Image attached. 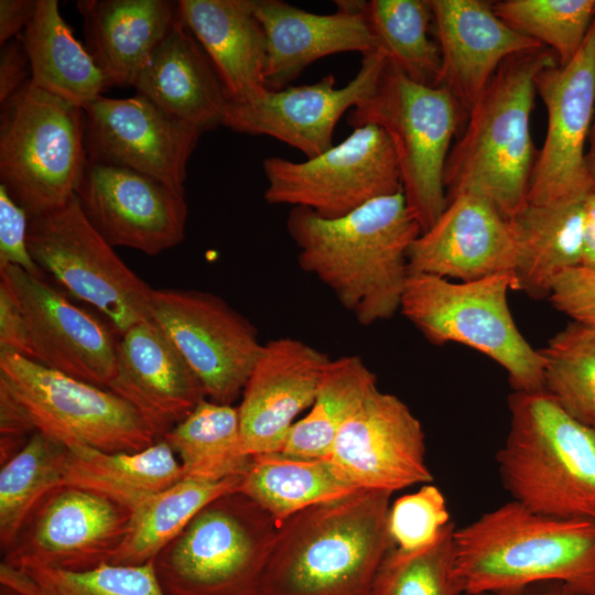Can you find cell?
<instances>
[{"label":"cell","mask_w":595,"mask_h":595,"mask_svg":"<svg viewBox=\"0 0 595 595\" xmlns=\"http://www.w3.org/2000/svg\"><path fill=\"white\" fill-rule=\"evenodd\" d=\"M286 228L300 267L325 284L359 324L388 320L400 310L408 253L422 232L402 192L338 218L292 207Z\"/></svg>","instance_id":"1"},{"label":"cell","mask_w":595,"mask_h":595,"mask_svg":"<svg viewBox=\"0 0 595 595\" xmlns=\"http://www.w3.org/2000/svg\"><path fill=\"white\" fill-rule=\"evenodd\" d=\"M391 495L359 489L286 519L278 528L261 595H370L394 547L388 529Z\"/></svg>","instance_id":"2"},{"label":"cell","mask_w":595,"mask_h":595,"mask_svg":"<svg viewBox=\"0 0 595 595\" xmlns=\"http://www.w3.org/2000/svg\"><path fill=\"white\" fill-rule=\"evenodd\" d=\"M462 595L561 582L595 595V520L556 518L511 500L454 532Z\"/></svg>","instance_id":"3"},{"label":"cell","mask_w":595,"mask_h":595,"mask_svg":"<svg viewBox=\"0 0 595 595\" xmlns=\"http://www.w3.org/2000/svg\"><path fill=\"white\" fill-rule=\"evenodd\" d=\"M559 64L545 47L507 58L467 115L445 172L446 201L459 193L488 198L506 219L526 204L537 152L531 136L536 76Z\"/></svg>","instance_id":"4"},{"label":"cell","mask_w":595,"mask_h":595,"mask_svg":"<svg viewBox=\"0 0 595 595\" xmlns=\"http://www.w3.org/2000/svg\"><path fill=\"white\" fill-rule=\"evenodd\" d=\"M508 408L496 462L512 500L551 517L595 520V429L544 391H513Z\"/></svg>","instance_id":"5"},{"label":"cell","mask_w":595,"mask_h":595,"mask_svg":"<svg viewBox=\"0 0 595 595\" xmlns=\"http://www.w3.org/2000/svg\"><path fill=\"white\" fill-rule=\"evenodd\" d=\"M278 531L273 518L241 491L204 506L153 559L169 595H261Z\"/></svg>","instance_id":"6"},{"label":"cell","mask_w":595,"mask_h":595,"mask_svg":"<svg viewBox=\"0 0 595 595\" xmlns=\"http://www.w3.org/2000/svg\"><path fill=\"white\" fill-rule=\"evenodd\" d=\"M466 115L445 86L413 82L388 62L375 90L347 116L353 128L376 125L389 136L407 206L422 232L446 207V161Z\"/></svg>","instance_id":"7"},{"label":"cell","mask_w":595,"mask_h":595,"mask_svg":"<svg viewBox=\"0 0 595 595\" xmlns=\"http://www.w3.org/2000/svg\"><path fill=\"white\" fill-rule=\"evenodd\" d=\"M509 290H515L513 273L469 282L409 274L400 311L430 343H459L495 360L513 391H543L544 360L518 329Z\"/></svg>","instance_id":"8"},{"label":"cell","mask_w":595,"mask_h":595,"mask_svg":"<svg viewBox=\"0 0 595 595\" xmlns=\"http://www.w3.org/2000/svg\"><path fill=\"white\" fill-rule=\"evenodd\" d=\"M87 159L82 107L30 79L1 104L0 185L29 218L75 195Z\"/></svg>","instance_id":"9"},{"label":"cell","mask_w":595,"mask_h":595,"mask_svg":"<svg viewBox=\"0 0 595 595\" xmlns=\"http://www.w3.org/2000/svg\"><path fill=\"white\" fill-rule=\"evenodd\" d=\"M28 248L37 267L76 299L104 314L123 334L152 318V289L115 252L73 195L29 218Z\"/></svg>","instance_id":"10"},{"label":"cell","mask_w":595,"mask_h":595,"mask_svg":"<svg viewBox=\"0 0 595 595\" xmlns=\"http://www.w3.org/2000/svg\"><path fill=\"white\" fill-rule=\"evenodd\" d=\"M0 383L21 403L36 431L67 446L137 452L158 441L121 397L17 353L0 350Z\"/></svg>","instance_id":"11"},{"label":"cell","mask_w":595,"mask_h":595,"mask_svg":"<svg viewBox=\"0 0 595 595\" xmlns=\"http://www.w3.org/2000/svg\"><path fill=\"white\" fill-rule=\"evenodd\" d=\"M262 169L267 203L309 208L324 218L343 217L402 192L392 142L376 125L354 128L344 141L303 162L269 156Z\"/></svg>","instance_id":"12"},{"label":"cell","mask_w":595,"mask_h":595,"mask_svg":"<svg viewBox=\"0 0 595 595\" xmlns=\"http://www.w3.org/2000/svg\"><path fill=\"white\" fill-rule=\"evenodd\" d=\"M152 320L197 377L207 399L232 404L241 396L263 345L246 316L210 292L154 289Z\"/></svg>","instance_id":"13"},{"label":"cell","mask_w":595,"mask_h":595,"mask_svg":"<svg viewBox=\"0 0 595 595\" xmlns=\"http://www.w3.org/2000/svg\"><path fill=\"white\" fill-rule=\"evenodd\" d=\"M536 90L548 123L527 203L582 202L592 193L585 153L595 110V21L569 64L549 66L536 76Z\"/></svg>","instance_id":"14"},{"label":"cell","mask_w":595,"mask_h":595,"mask_svg":"<svg viewBox=\"0 0 595 595\" xmlns=\"http://www.w3.org/2000/svg\"><path fill=\"white\" fill-rule=\"evenodd\" d=\"M0 285L24 318L29 359L108 388L116 372L118 340L106 324L72 303L44 278L17 266L0 268Z\"/></svg>","instance_id":"15"},{"label":"cell","mask_w":595,"mask_h":595,"mask_svg":"<svg viewBox=\"0 0 595 595\" xmlns=\"http://www.w3.org/2000/svg\"><path fill=\"white\" fill-rule=\"evenodd\" d=\"M131 511L98 493L61 485L34 509L1 562L66 571L110 563L123 541Z\"/></svg>","instance_id":"16"},{"label":"cell","mask_w":595,"mask_h":595,"mask_svg":"<svg viewBox=\"0 0 595 595\" xmlns=\"http://www.w3.org/2000/svg\"><path fill=\"white\" fill-rule=\"evenodd\" d=\"M90 160L151 176L184 195L186 165L202 131L142 95L100 96L84 108Z\"/></svg>","instance_id":"17"},{"label":"cell","mask_w":595,"mask_h":595,"mask_svg":"<svg viewBox=\"0 0 595 595\" xmlns=\"http://www.w3.org/2000/svg\"><path fill=\"white\" fill-rule=\"evenodd\" d=\"M387 65L386 54L377 50L363 55L358 73L344 87L337 88L329 74L313 84L267 89L251 101L228 102L223 126L274 138L315 158L334 145L336 123L375 90Z\"/></svg>","instance_id":"18"},{"label":"cell","mask_w":595,"mask_h":595,"mask_svg":"<svg viewBox=\"0 0 595 595\" xmlns=\"http://www.w3.org/2000/svg\"><path fill=\"white\" fill-rule=\"evenodd\" d=\"M327 459L359 489L393 493L433 483L421 422L378 387L342 425Z\"/></svg>","instance_id":"19"},{"label":"cell","mask_w":595,"mask_h":595,"mask_svg":"<svg viewBox=\"0 0 595 595\" xmlns=\"http://www.w3.org/2000/svg\"><path fill=\"white\" fill-rule=\"evenodd\" d=\"M75 194L89 223L112 247L155 256L184 239V195L151 176L87 159Z\"/></svg>","instance_id":"20"},{"label":"cell","mask_w":595,"mask_h":595,"mask_svg":"<svg viewBox=\"0 0 595 595\" xmlns=\"http://www.w3.org/2000/svg\"><path fill=\"white\" fill-rule=\"evenodd\" d=\"M331 358L292 337L262 345L238 407L249 455L282 452L296 416L311 408Z\"/></svg>","instance_id":"21"},{"label":"cell","mask_w":595,"mask_h":595,"mask_svg":"<svg viewBox=\"0 0 595 595\" xmlns=\"http://www.w3.org/2000/svg\"><path fill=\"white\" fill-rule=\"evenodd\" d=\"M516 260L508 219L488 198L465 192L448 198L434 225L413 241L408 270L469 282L513 273Z\"/></svg>","instance_id":"22"},{"label":"cell","mask_w":595,"mask_h":595,"mask_svg":"<svg viewBox=\"0 0 595 595\" xmlns=\"http://www.w3.org/2000/svg\"><path fill=\"white\" fill-rule=\"evenodd\" d=\"M107 389L129 402L158 440L207 398L197 377L152 318L120 335L116 372Z\"/></svg>","instance_id":"23"},{"label":"cell","mask_w":595,"mask_h":595,"mask_svg":"<svg viewBox=\"0 0 595 595\" xmlns=\"http://www.w3.org/2000/svg\"><path fill=\"white\" fill-rule=\"evenodd\" d=\"M429 4L442 58L440 85L467 115L507 58L545 47L501 20L493 2L429 0Z\"/></svg>","instance_id":"24"},{"label":"cell","mask_w":595,"mask_h":595,"mask_svg":"<svg viewBox=\"0 0 595 595\" xmlns=\"http://www.w3.org/2000/svg\"><path fill=\"white\" fill-rule=\"evenodd\" d=\"M337 11L318 14L281 0H256L267 37L264 80L280 90L315 61L343 52L379 50L366 15V1H336Z\"/></svg>","instance_id":"25"},{"label":"cell","mask_w":595,"mask_h":595,"mask_svg":"<svg viewBox=\"0 0 595 595\" xmlns=\"http://www.w3.org/2000/svg\"><path fill=\"white\" fill-rule=\"evenodd\" d=\"M178 15L209 57L229 102L241 104L267 89V37L256 0H181Z\"/></svg>","instance_id":"26"},{"label":"cell","mask_w":595,"mask_h":595,"mask_svg":"<svg viewBox=\"0 0 595 595\" xmlns=\"http://www.w3.org/2000/svg\"><path fill=\"white\" fill-rule=\"evenodd\" d=\"M133 87L137 94L202 132L223 126L229 102L225 89L206 52L178 14Z\"/></svg>","instance_id":"27"},{"label":"cell","mask_w":595,"mask_h":595,"mask_svg":"<svg viewBox=\"0 0 595 595\" xmlns=\"http://www.w3.org/2000/svg\"><path fill=\"white\" fill-rule=\"evenodd\" d=\"M86 50L109 86H134L174 24L177 2L79 0Z\"/></svg>","instance_id":"28"},{"label":"cell","mask_w":595,"mask_h":595,"mask_svg":"<svg viewBox=\"0 0 595 595\" xmlns=\"http://www.w3.org/2000/svg\"><path fill=\"white\" fill-rule=\"evenodd\" d=\"M584 201L527 203L508 219L517 249L516 291L549 299L555 279L581 264Z\"/></svg>","instance_id":"29"},{"label":"cell","mask_w":595,"mask_h":595,"mask_svg":"<svg viewBox=\"0 0 595 595\" xmlns=\"http://www.w3.org/2000/svg\"><path fill=\"white\" fill-rule=\"evenodd\" d=\"M183 477L175 453L161 439L137 452L71 445L63 484L98 493L132 511Z\"/></svg>","instance_id":"30"},{"label":"cell","mask_w":595,"mask_h":595,"mask_svg":"<svg viewBox=\"0 0 595 595\" xmlns=\"http://www.w3.org/2000/svg\"><path fill=\"white\" fill-rule=\"evenodd\" d=\"M21 37L33 86L82 108L102 96L107 82L86 47L74 37L56 0H37L35 14Z\"/></svg>","instance_id":"31"},{"label":"cell","mask_w":595,"mask_h":595,"mask_svg":"<svg viewBox=\"0 0 595 595\" xmlns=\"http://www.w3.org/2000/svg\"><path fill=\"white\" fill-rule=\"evenodd\" d=\"M357 490L329 459L281 452L252 455L239 487V491L273 518L278 528L303 509L342 499Z\"/></svg>","instance_id":"32"},{"label":"cell","mask_w":595,"mask_h":595,"mask_svg":"<svg viewBox=\"0 0 595 595\" xmlns=\"http://www.w3.org/2000/svg\"><path fill=\"white\" fill-rule=\"evenodd\" d=\"M241 478L242 475L212 482L183 477L145 499L131 511L126 537L110 563L152 562L204 506L224 494L239 490Z\"/></svg>","instance_id":"33"},{"label":"cell","mask_w":595,"mask_h":595,"mask_svg":"<svg viewBox=\"0 0 595 595\" xmlns=\"http://www.w3.org/2000/svg\"><path fill=\"white\" fill-rule=\"evenodd\" d=\"M184 477L218 482L244 475L252 459L244 447L238 407L203 399L162 437Z\"/></svg>","instance_id":"34"},{"label":"cell","mask_w":595,"mask_h":595,"mask_svg":"<svg viewBox=\"0 0 595 595\" xmlns=\"http://www.w3.org/2000/svg\"><path fill=\"white\" fill-rule=\"evenodd\" d=\"M377 387V376L359 356L331 359L310 412L291 428L281 453L327 458L346 420Z\"/></svg>","instance_id":"35"},{"label":"cell","mask_w":595,"mask_h":595,"mask_svg":"<svg viewBox=\"0 0 595 595\" xmlns=\"http://www.w3.org/2000/svg\"><path fill=\"white\" fill-rule=\"evenodd\" d=\"M68 446L40 432L0 467V548L4 553L39 504L63 485Z\"/></svg>","instance_id":"36"},{"label":"cell","mask_w":595,"mask_h":595,"mask_svg":"<svg viewBox=\"0 0 595 595\" xmlns=\"http://www.w3.org/2000/svg\"><path fill=\"white\" fill-rule=\"evenodd\" d=\"M1 588L14 595H169L152 562L107 563L74 572L35 563H0Z\"/></svg>","instance_id":"37"},{"label":"cell","mask_w":595,"mask_h":595,"mask_svg":"<svg viewBox=\"0 0 595 595\" xmlns=\"http://www.w3.org/2000/svg\"><path fill=\"white\" fill-rule=\"evenodd\" d=\"M366 15L393 68L419 84L440 85L442 58L429 36V0H371L366 2Z\"/></svg>","instance_id":"38"},{"label":"cell","mask_w":595,"mask_h":595,"mask_svg":"<svg viewBox=\"0 0 595 595\" xmlns=\"http://www.w3.org/2000/svg\"><path fill=\"white\" fill-rule=\"evenodd\" d=\"M539 353L543 391L571 418L595 429V328L571 321Z\"/></svg>","instance_id":"39"},{"label":"cell","mask_w":595,"mask_h":595,"mask_svg":"<svg viewBox=\"0 0 595 595\" xmlns=\"http://www.w3.org/2000/svg\"><path fill=\"white\" fill-rule=\"evenodd\" d=\"M493 9L512 29L549 47L560 66L575 57L595 21V0H502Z\"/></svg>","instance_id":"40"},{"label":"cell","mask_w":595,"mask_h":595,"mask_svg":"<svg viewBox=\"0 0 595 595\" xmlns=\"http://www.w3.org/2000/svg\"><path fill=\"white\" fill-rule=\"evenodd\" d=\"M455 523L415 550L393 547L383 559L370 595H462L455 576Z\"/></svg>","instance_id":"41"},{"label":"cell","mask_w":595,"mask_h":595,"mask_svg":"<svg viewBox=\"0 0 595 595\" xmlns=\"http://www.w3.org/2000/svg\"><path fill=\"white\" fill-rule=\"evenodd\" d=\"M451 517L442 491L432 483L390 506L388 529L393 545L415 550L433 541Z\"/></svg>","instance_id":"42"},{"label":"cell","mask_w":595,"mask_h":595,"mask_svg":"<svg viewBox=\"0 0 595 595\" xmlns=\"http://www.w3.org/2000/svg\"><path fill=\"white\" fill-rule=\"evenodd\" d=\"M29 215L0 185V268L17 266L25 272L44 278L28 248Z\"/></svg>","instance_id":"43"},{"label":"cell","mask_w":595,"mask_h":595,"mask_svg":"<svg viewBox=\"0 0 595 595\" xmlns=\"http://www.w3.org/2000/svg\"><path fill=\"white\" fill-rule=\"evenodd\" d=\"M549 300L553 307L595 328V272L583 267L563 271L554 281Z\"/></svg>","instance_id":"44"},{"label":"cell","mask_w":595,"mask_h":595,"mask_svg":"<svg viewBox=\"0 0 595 595\" xmlns=\"http://www.w3.org/2000/svg\"><path fill=\"white\" fill-rule=\"evenodd\" d=\"M36 432L21 403L0 383V465L13 457Z\"/></svg>","instance_id":"45"},{"label":"cell","mask_w":595,"mask_h":595,"mask_svg":"<svg viewBox=\"0 0 595 595\" xmlns=\"http://www.w3.org/2000/svg\"><path fill=\"white\" fill-rule=\"evenodd\" d=\"M31 75L29 56L21 34L1 46L0 102L3 104L18 91Z\"/></svg>","instance_id":"46"},{"label":"cell","mask_w":595,"mask_h":595,"mask_svg":"<svg viewBox=\"0 0 595 595\" xmlns=\"http://www.w3.org/2000/svg\"><path fill=\"white\" fill-rule=\"evenodd\" d=\"M0 350H10L29 358L24 318L17 303L2 285H0Z\"/></svg>","instance_id":"47"},{"label":"cell","mask_w":595,"mask_h":595,"mask_svg":"<svg viewBox=\"0 0 595 595\" xmlns=\"http://www.w3.org/2000/svg\"><path fill=\"white\" fill-rule=\"evenodd\" d=\"M37 0L0 1V44L1 46L20 35L35 14Z\"/></svg>","instance_id":"48"},{"label":"cell","mask_w":595,"mask_h":595,"mask_svg":"<svg viewBox=\"0 0 595 595\" xmlns=\"http://www.w3.org/2000/svg\"><path fill=\"white\" fill-rule=\"evenodd\" d=\"M580 267L595 272V193H591L584 201L582 257Z\"/></svg>","instance_id":"49"},{"label":"cell","mask_w":595,"mask_h":595,"mask_svg":"<svg viewBox=\"0 0 595 595\" xmlns=\"http://www.w3.org/2000/svg\"><path fill=\"white\" fill-rule=\"evenodd\" d=\"M474 595H575L564 583L545 582L512 592H483Z\"/></svg>","instance_id":"50"},{"label":"cell","mask_w":595,"mask_h":595,"mask_svg":"<svg viewBox=\"0 0 595 595\" xmlns=\"http://www.w3.org/2000/svg\"><path fill=\"white\" fill-rule=\"evenodd\" d=\"M585 167L592 185V193H595V110L587 140Z\"/></svg>","instance_id":"51"},{"label":"cell","mask_w":595,"mask_h":595,"mask_svg":"<svg viewBox=\"0 0 595 595\" xmlns=\"http://www.w3.org/2000/svg\"><path fill=\"white\" fill-rule=\"evenodd\" d=\"M0 595H14V594L10 593V592L7 591V589L1 588Z\"/></svg>","instance_id":"52"}]
</instances>
